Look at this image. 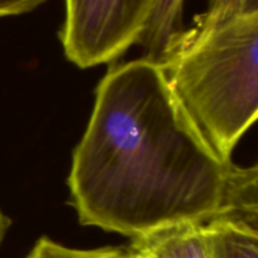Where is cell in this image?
I'll list each match as a JSON object with an SVG mask.
<instances>
[{"mask_svg": "<svg viewBox=\"0 0 258 258\" xmlns=\"http://www.w3.org/2000/svg\"><path fill=\"white\" fill-rule=\"evenodd\" d=\"M238 165L209 146L163 68L144 57L110 67L72 154L70 204L82 226L130 239L231 212Z\"/></svg>", "mask_w": 258, "mask_h": 258, "instance_id": "cell-1", "label": "cell"}, {"mask_svg": "<svg viewBox=\"0 0 258 258\" xmlns=\"http://www.w3.org/2000/svg\"><path fill=\"white\" fill-rule=\"evenodd\" d=\"M258 14L202 33L184 28L159 64L180 107L223 160L257 120Z\"/></svg>", "mask_w": 258, "mask_h": 258, "instance_id": "cell-2", "label": "cell"}, {"mask_svg": "<svg viewBox=\"0 0 258 258\" xmlns=\"http://www.w3.org/2000/svg\"><path fill=\"white\" fill-rule=\"evenodd\" d=\"M156 0H64L59 39L80 68L113 62L138 44Z\"/></svg>", "mask_w": 258, "mask_h": 258, "instance_id": "cell-3", "label": "cell"}, {"mask_svg": "<svg viewBox=\"0 0 258 258\" xmlns=\"http://www.w3.org/2000/svg\"><path fill=\"white\" fill-rule=\"evenodd\" d=\"M133 258H209L206 223L179 222L131 239Z\"/></svg>", "mask_w": 258, "mask_h": 258, "instance_id": "cell-4", "label": "cell"}, {"mask_svg": "<svg viewBox=\"0 0 258 258\" xmlns=\"http://www.w3.org/2000/svg\"><path fill=\"white\" fill-rule=\"evenodd\" d=\"M206 232L209 258H258V227L219 217Z\"/></svg>", "mask_w": 258, "mask_h": 258, "instance_id": "cell-5", "label": "cell"}, {"mask_svg": "<svg viewBox=\"0 0 258 258\" xmlns=\"http://www.w3.org/2000/svg\"><path fill=\"white\" fill-rule=\"evenodd\" d=\"M185 0H156L146 29L138 44L145 57L159 62L169 43L184 29L183 12Z\"/></svg>", "mask_w": 258, "mask_h": 258, "instance_id": "cell-6", "label": "cell"}, {"mask_svg": "<svg viewBox=\"0 0 258 258\" xmlns=\"http://www.w3.org/2000/svg\"><path fill=\"white\" fill-rule=\"evenodd\" d=\"M251 14H258V0H208L207 9L194 17L188 29L193 33L207 32L234 18Z\"/></svg>", "mask_w": 258, "mask_h": 258, "instance_id": "cell-7", "label": "cell"}, {"mask_svg": "<svg viewBox=\"0 0 258 258\" xmlns=\"http://www.w3.org/2000/svg\"><path fill=\"white\" fill-rule=\"evenodd\" d=\"M25 258H133L127 247L80 249L63 246L49 237H40Z\"/></svg>", "mask_w": 258, "mask_h": 258, "instance_id": "cell-8", "label": "cell"}, {"mask_svg": "<svg viewBox=\"0 0 258 258\" xmlns=\"http://www.w3.org/2000/svg\"><path fill=\"white\" fill-rule=\"evenodd\" d=\"M48 0H0V18L17 17L33 12Z\"/></svg>", "mask_w": 258, "mask_h": 258, "instance_id": "cell-9", "label": "cell"}, {"mask_svg": "<svg viewBox=\"0 0 258 258\" xmlns=\"http://www.w3.org/2000/svg\"><path fill=\"white\" fill-rule=\"evenodd\" d=\"M10 226H12V221H10V218L5 216V214L2 212V209H0V244H2L3 241H4L8 229L10 228Z\"/></svg>", "mask_w": 258, "mask_h": 258, "instance_id": "cell-10", "label": "cell"}]
</instances>
